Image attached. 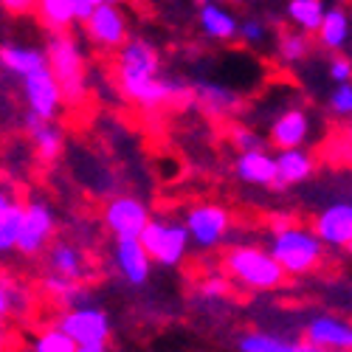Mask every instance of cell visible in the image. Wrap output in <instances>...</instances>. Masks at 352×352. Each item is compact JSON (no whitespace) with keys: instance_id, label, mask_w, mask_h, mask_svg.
I'll return each instance as SVG.
<instances>
[{"instance_id":"6da1fadb","label":"cell","mask_w":352,"mask_h":352,"mask_svg":"<svg viewBox=\"0 0 352 352\" xmlns=\"http://www.w3.org/2000/svg\"><path fill=\"white\" fill-rule=\"evenodd\" d=\"M113 85L138 110L195 104V82L164 71L161 48L146 37H130L113 54Z\"/></svg>"},{"instance_id":"7a4b0ae2","label":"cell","mask_w":352,"mask_h":352,"mask_svg":"<svg viewBox=\"0 0 352 352\" xmlns=\"http://www.w3.org/2000/svg\"><path fill=\"white\" fill-rule=\"evenodd\" d=\"M268 248L287 276H310L327 256V245L316 228L293 223L290 214H274L268 223Z\"/></svg>"},{"instance_id":"3957f363","label":"cell","mask_w":352,"mask_h":352,"mask_svg":"<svg viewBox=\"0 0 352 352\" xmlns=\"http://www.w3.org/2000/svg\"><path fill=\"white\" fill-rule=\"evenodd\" d=\"M223 271L228 274V279L251 293H268V290H279L287 279L285 268L276 262V256L271 254V248L265 245H254V243H237L231 245L223 256Z\"/></svg>"},{"instance_id":"277c9868","label":"cell","mask_w":352,"mask_h":352,"mask_svg":"<svg viewBox=\"0 0 352 352\" xmlns=\"http://www.w3.org/2000/svg\"><path fill=\"white\" fill-rule=\"evenodd\" d=\"M45 51L48 68L60 82L68 107H82L87 102V91H91V76H87V56L79 37H74L71 32L48 34Z\"/></svg>"},{"instance_id":"5b68a950","label":"cell","mask_w":352,"mask_h":352,"mask_svg":"<svg viewBox=\"0 0 352 352\" xmlns=\"http://www.w3.org/2000/svg\"><path fill=\"white\" fill-rule=\"evenodd\" d=\"M141 243L158 268H178L192 248L186 223L172 217H153L141 234Z\"/></svg>"},{"instance_id":"8992f818","label":"cell","mask_w":352,"mask_h":352,"mask_svg":"<svg viewBox=\"0 0 352 352\" xmlns=\"http://www.w3.org/2000/svg\"><path fill=\"white\" fill-rule=\"evenodd\" d=\"M56 228H60V217L56 209L45 197H32L25 200V217L17 234V254L25 259L43 256L48 251V245L56 240Z\"/></svg>"},{"instance_id":"52a82bcc","label":"cell","mask_w":352,"mask_h":352,"mask_svg":"<svg viewBox=\"0 0 352 352\" xmlns=\"http://www.w3.org/2000/svg\"><path fill=\"white\" fill-rule=\"evenodd\" d=\"M82 34H85V43L94 45L96 51L116 54L133 37V23L124 6L99 3L96 12L82 23Z\"/></svg>"},{"instance_id":"ba28073f","label":"cell","mask_w":352,"mask_h":352,"mask_svg":"<svg viewBox=\"0 0 352 352\" xmlns=\"http://www.w3.org/2000/svg\"><path fill=\"white\" fill-rule=\"evenodd\" d=\"M184 223L189 228L192 245L200 251H214L220 245H226L228 234L234 228V217L226 206L220 203H195L186 209Z\"/></svg>"},{"instance_id":"9c48e42d","label":"cell","mask_w":352,"mask_h":352,"mask_svg":"<svg viewBox=\"0 0 352 352\" xmlns=\"http://www.w3.org/2000/svg\"><path fill=\"white\" fill-rule=\"evenodd\" d=\"M17 87H20L23 110L40 116V119H60V113L68 107L63 87H60V82H56V76L48 65L17 79Z\"/></svg>"},{"instance_id":"30bf717a","label":"cell","mask_w":352,"mask_h":352,"mask_svg":"<svg viewBox=\"0 0 352 352\" xmlns=\"http://www.w3.org/2000/svg\"><path fill=\"white\" fill-rule=\"evenodd\" d=\"M104 228L113 240H138L146 223L153 220L146 203L135 195H116L104 203V212H102Z\"/></svg>"},{"instance_id":"8fae6325","label":"cell","mask_w":352,"mask_h":352,"mask_svg":"<svg viewBox=\"0 0 352 352\" xmlns=\"http://www.w3.org/2000/svg\"><path fill=\"white\" fill-rule=\"evenodd\" d=\"M56 324H60L76 344H107V338L113 333L110 313L96 302L65 307Z\"/></svg>"},{"instance_id":"7c38bea8","label":"cell","mask_w":352,"mask_h":352,"mask_svg":"<svg viewBox=\"0 0 352 352\" xmlns=\"http://www.w3.org/2000/svg\"><path fill=\"white\" fill-rule=\"evenodd\" d=\"M313 138V116L302 104L282 107L268 122V144L274 150H293L307 146Z\"/></svg>"},{"instance_id":"4fadbf2b","label":"cell","mask_w":352,"mask_h":352,"mask_svg":"<svg viewBox=\"0 0 352 352\" xmlns=\"http://www.w3.org/2000/svg\"><path fill=\"white\" fill-rule=\"evenodd\" d=\"M20 127L32 144V150L40 161L45 164H54L63 158V150H65V127L56 122V119H40L34 113H20Z\"/></svg>"},{"instance_id":"5bb4252c","label":"cell","mask_w":352,"mask_h":352,"mask_svg":"<svg viewBox=\"0 0 352 352\" xmlns=\"http://www.w3.org/2000/svg\"><path fill=\"white\" fill-rule=\"evenodd\" d=\"M113 271L119 274V279L130 287H144L153 276V256L144 248L141 237L138 240H116L113 245Z\"/></svg>"},{"instance_id":"9a60e30c","label":"cell","mask_w":352,"mask_h":352,"mask_svg":"<svg viewBox=\"0 0 352 352\" xmlns=\"http://www.w3.org/2000/svg\"><path fill=\"white\" fill-rule=\"evenodd\" d=\"M195 107L209 119H231L243 110V96L226 82L197 79L195 82Z\"/></svg>"},{"instance_id":"2e32d148","label":"cell","mask_w":352,"mask_h":352,"mask_svg":"<svg viewBox=\"0 0 352 352\" xmlns=\"http://www.w3.org/2000/svg\"><path fill=\"white\" fill-rule=\"evenodd\" d=\"M313 228L327 248H346L352 243V203L333 200L313 217Z\"/></svg>"},{"instance_id":"e0dca14e","label":"cell","mask_w":352,"mask_h":352,"mask_svg":"<svg viewBox=\"0 0 352 352\" xmlns=\"http://www.w3.org/2000/svg\"><path fill=\"white\" fill-rule=\"evenodd\" d=\"M305 338L327 352H352V321L333 313L313 316L305 324Z\"/></svg>"},{"instance_id":"ac0fdd59","label":"cell","mask_w":352,"mask_h":352,"mask_svg":"<svg viewBox=\"0 0 352 352\" xmlns=\"http://www.w3.org/2000/svg\"><path fill=\"white\" fill-rule=\"evenodd\" d=\"M197 28L209 43H234L240 40V17L223 0L197 6Z\"/></svg>"},{"instance_id":"d6986e66","label":"cell","mask_w":352,"mask_h":352,"mask_svg":"<svg viewBox=\"0 0 352 352\" xmlns=\"http://www.w3.org/2000/svg\"><path fill=\"white\" fill-rule=\"evenodd\" d=\"M234 175H237V181H243L245 186L276 189V181H279L276 155L268 150L237 153V158H234Z\"/></svg>"},{"instance_id":"ffe728a7","label":"cell","mask_w":352,"mask_h":352,"mask_svg":"<svg viewBox=\"0 0 352 352\" xmlns=\"http://www.w3.org/2000/svg\"><path fill=\"white\" fill-rule=\"evenodd\" d=\"M48 65V51L45 43L34 45V43H3L0 48V68L12 79H23L28 74H34L40 68Z\"/></svg>"},{"instance_id":"44dd1931","label":"cell","mask_w":352,"mask_h":352,"mask_svg":"<svg viewBox=\"0 0 352 352\" xmlns=\"http://www.w3.org/2000/svg\"><path fill=\"white\" fill-rule=\"evenodd\" d=\"M43 256H45V271H51L56 276H65L71 282H85V276H87V256H85V251L76 243H71V240H54Z\"/></svg>"},{"instance_id":"7402d4cb","label":"cell","mask_w":352,"mask_h":352,"mask_svg":"<svg viewBox=\"0 0 352 352\" xmlns=\"http://www.w3.org/2000/svg\"><path fill=\"white\" fill-rule=\"evenodd\" d=\"M276 166H279L276 192L307 184L313 175H316V169H318L316 155L307 150V146H293V150H276Z\"/></svg>"},{"instance_id":"603a6c76","label":"cell","mask_w":352,"mask_h":352,"mask_svg":"<svg viewBox=\"0 0 352 352\" xmlns=\"http://www.w3.org/2000/svg\"><path fill=\"white\" fill-rule=\"evenodd\" d=\"M316 43L321 51L327 54H341L352 45V14L344 6H327V14L321 20L318 32H316Z\"/></svg>"},{"instance_id":"cb8c5ba5","label":"cell","mask_w":352,"mask_h":352,"mask_svg":"<svg viewBox=\"0 0 352 352\" xmlns=\"http://www.w3.org/2000/svg\"><path fill=\"white\" fill-rule=\"evenodd\" d=\"M237 352H327L307 338H287L268 330H245L237 338Z\"/></svg>"},{"instance_id":"d4e9b609","label":"cell","mask_w":352,"mask_h":352,"mask_svg":"<svg viewBox=\"0 0 352 352\" xmlns=\"http://www.w3.org/2000/svg\"><path fill=\"white\" fill-rule=\"evenodd\" d=\"M316 37L302 32V28H282L274 40V56L282 68H299L305 65L310 56H313V48H316Z\"/></svg>"},{"instance_id":"484cf974","label":"cell","mask_w":352,"mask_h":352,"mask_svg":"<svg viewBox=\"0 0 352 352\" xmlns=\"http://www.w3.org/2000/svg\"><path fill=\"white\" fill-rule=\"evenodd\" d=\"M25 217V200L14 197L9 189L0 195V251L12 254L17 248V234Z\"/></svg>"},{"instance_id":"4316f807","label":"cell","mask_w":352,"mask_h":352,"mask_svg":"<svg viewBox=\"0 0 352 352\" xmlns=\"http://www.w3.org/2000/svg\"><path fill=\"white\" fill-rule=\"evenodd\" d=\"M34 17L45 28V34L74 32V25H79L76 9H74L71 0H40L37 9H34Z\"/></svg>"},{"instance_id":"83f0119b","label":"cell","mask_w":352,"mask_h":352,"mask_svg":"<svg viewBox=\"0 0 352 352\" xmlns=\"http://www.w3.org/2000/svg\"><path fill=\"white\" fill-rule=\"evenodd\" d=\"M40 287L54 302H60L63 307H76V305L91 302V290L85 287V282H71V279L56 276L51 271H45V276L40 279Z\"/></svg>"},{"instance_id":"f1b7e54d","label":"cell","mask_w":352,"mask_h":352,"mask_svg":"<svg viewBox=\"0 0 352 352\" xmlns=\"http://www.w3.org/2000/svg\"><path fill=\"white\" fill-rule=\"evenodd\" d=\"M327 14V3L324 0H287L285 3V20L293 28H302V32L313 34L318 32L321 20Z\"/></svg>"},{"instance_id":"f546056e","label":"cell","mask_w":352,"mask_h":352,"mask_svg":"<svg viewBox=\"0 0 352 352\" xmlns=\"http://www.w3.org/2000/svg\"><path fill=\"white\" fill-rule=\"evenodd\" d=\"M28 310H32V293L20 282H12V276H3V282H0V316L9 321L25 316Z\"/></svg>"},{"instance_id":"4dcf8cb0","label":"cell","mask_w":352,"mask_h":352,"mask_svg":"<svg viewBox=\"0 0 352 352\" xmlns=\"http://www.w3.org/2000/svg\"><path fill=\"white\" fill-rule=\"evenodd\" d=\"M76 346L79 344L60 324L37 330L32 336V341H28V352H76Z\"/></svg>"},{"instance_id":"1f68e13d","label":"cell","mask_w":352,"mask_h":352,"mask_svg":"<svg viewBox=\"0 0 352 352\" xmlns=\"http://www.w3.org/2000/svg\"><path fill=\"white\" fill-rule=\"evenodd\" d=\"M228 144L234 146L237 153H248V150H268V135H262L256 127L248 124H234L228 130Z\"/></svg>"},{"instance_id":"d6a6232c","label":"cell","mask_w":352,"mask_h":352,"mask_svg":"<svg viewBox=\"0 0 352 352\" xmlns=\"http://www.w3.org/2000/svg\"><path fill=\"white\" fill-rule=\"evenodd\" d=\"M271 40V25L268 20H262L256 14H248L240 20V43L248 48H262Z\"/></svg>"},{"instance_id":"836d02e7","label":"cell","mask_w":352,"mask_h":352,"mask_svg":"<svg viewBox=\"0 0 352 352\" xmlns=\"http://www.w3.org/2000/svg\"><path fill=\"white\" fill-rule=\"evenodd\" d=\"M327 110L338 119H352V82L333 85V91L327 94Z\"/></svg>"},{"instance_id":"e575fe53","label":"cell","mask_w":352,"mask_h":352,"mask_svg":"<svg viewBox=\"0 0 352 352\" xmlns=\"http://www.w3.org/2000/svg\"><path fill=\"white\" fill-rule=\"evenodd\" d=\"M228 293V274H209L197 282V296L203 302H220Z\"/></svg>"},{"instance_id":"d590c367","label":"cell","mask_w":352,"mask_h":352,"mask_svg":"<svg viewBox=\"0 0 352 352\" xmlns=\"http://www.w3.org/2000/svg\"><path fill=\"white\" fill-rule=\"evenodd\" d=\"M327 79L341 85V82H352V54L346 56L344 51L341 54H330L327 60Z\"/></svg>"},{"instance_id":"8d00e7d4","label":"cell","mask_w":352,"mask_h":352,"mask_svg":"<svg viewBox=\"0 0 352 352\" xmlns=\"http://www.w3.org/2000/svg\"><path fill=\"white\" fill-rule=\"evenodd\" d=\"M40 0H0V6L9 17H25V14H34Z\"/></svg>"},{"instance_id":"74e56055","label":"cell","mask_w":352,"mask_h":352,"mask_svg":"<svg viewBox=\"0 0 352 352\" xmlns=\"http://www.w3.org/2000/svg\"><path fill=\"white\" fill-rule=\"evenodd\" d=\"M74 3V9H76V20H79V25L91 17L94 12H96V6H99V0H71Z\"/></svg>"},{"instance_id":"f35d334b","label":"cell","mask_w":352,"mask_h":352,"mask_svg":"<svg viewBox=\"0 0 352 352\" xmlns=\"http://www.w3.org/2000/svg\"><path fill=\"white\" fill-rule=\"evenodd\" d=\"M76 352H107V344H79Z\"/></svg>"},{"instance_id":"ab89813d","label":"cell","mask_w":352,"mask_h":352,"mask_svg":"<svg viewBox=\"0 0 352 352\" xmlns=\"http://www.w3.org/2000/svg\"><path fill=\"white\" fill-rule=\"evenodd\" d=\"M99 3H110V6H124L127 0H99Z\"/></svg>"},{"instance_id":"60d3db41","label":"cell","mask_w":352,"mask_h":352,"mask_svg":"<svg viewBox=\"0 0 352 352\" xmlns=\"http://www.w3.org/2000/svg\"><path fill=\"white\" fill-rule=\"evenodd\" d=\"M189 3H195V6H203V3H212V0H189Z\"/></svg>"},{"instance_id":"b9f144b4","label":"cell","mask_w":352,"mask_h":352,"mask_svg":"<svg viewBox=\"0 0 352 352\" xmlns=\"http://www.w3.org/2000/svg\"><path fill=\"white\" fill-rule=\"evenodd\" d=\"M344 251H346V254H349V256H352V243H349V245H346V248H344Z\"/></svg>"},{"instance_id":"7bdbcfd3","label":"cell","mask_w":352,"mask_h":352,"mask_svg":"<svg viewBox=\"0 0 352 352\" xmlns=\"http://www.w3.org/2000/svg\"><path fill=\"white\" fill-rule=\"evenodd\" d=\"M349 51H352V45H349Z\"/></svg>"}]
</instances>
